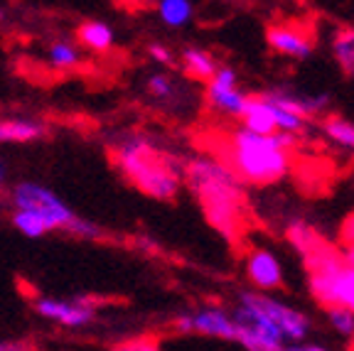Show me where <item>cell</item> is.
I'll list each match as a JSON object with an SVG mask.
<instances>
[{
  "instance_id": "cell-1",
  "label": "cell",
  "mask_w": 354,
  "mask_h": 351,
  "mask_svg": "<svg viewBox=\"0 0 354 351\" xmlns=\"http://www.w3.org/2000/svg\"><path fill=\"white\" fill-rule=\"evenodd\" d=\"M183 182L212 229L227 241H236L246 226V184L241 177L221 158L199 155L185 162Z\"/></svg>"
},
{
  "instance_id": "cell-2",
  "label": "cell",
  "mask_w": 354,
  "mask_h": 351,
  "mask_svg": "<svg viewBox=\"0 0 354 351\" xmlns=\"http://www.w3.org/2000/svg\"><path fill=\"white\" fill-rule=\"evenodd\" d=\"M298 145L295 133H254L249 128H236L232 135L221 137L219 155L243 184H276L290 172V150Z\"/></svg>"
},
{
  "instance_id": "cell-3",
  "label": "cell",
  "mask_w": 354,
  "mask_h": 351,
  "mask_svg": "<svg viewBox=\"0 0 354 351\" xmlns=\"http://www.w3.org/2000/svg\"><path fill=\"white\" fill-rule=\"evenodd\" d=\"M113 162L121 175L131 182L138 192L158 202H172L183 187L185 162L167 150L158 148L150 137L126 135L113 148Z\"/></svg>"
},
{
  "instance_id": "cell-4",
  "label": "cell",
  "mask_w": 354,
  "mask_h": 351,
  "mask_svg": "<svg viewBox=\"0 0 354 351\" xmlns=\"http://www.w3.org/2000/svg\"><path fill=\"white\" fill-rule=\"evenodd\" d=\"M10 204L15 209H32L35 214L44 221L47 234H52V231H66V234L84 238V241H101L104 238L101 226L79 216L59 194L52 192L50 187L39 184V182L22 180L17 184H12Z\"/></svg>"
},
{
  "instance_id": "cell-5",
  "label": "cell",
  "mask_w": 354,
  "mask_h": 351,
  "mask_svg": "<svg viewBox=\"0 0 354 351\" xmlns=\"http://www.w3.org/2000/svg\"><path fill=\"white\" fill-rule=\"evenodd\" d=\"M310 273V292L325 307H347L354 312V268L342 258L337 248L327 243L325 248L305 258Z\"/></svg>"
},
{
  "instance_id": "cell-6",
  "label": "cell",
  "mask_w": 354,
  "mask_h": 351,
  "mask_svg": "<svg viewBox=\"0 0 354 351\" xmlns=\"http://www.w3.org/2000/svg\"><path fill=\"white\" fill-rule=\"evenodd\" d=\"M175 330L180 334H202L221 341H236V322L234 314L219 305H207L194 312H185L175 319Z\"/></svg>"
},
{
  "instance_id": "cell-7",
  "label": "cell",
  "mask_w": 354,
  "mask_h": 351,
  "mask_svg": "<svg viewBox=\"0 0 354 351\" xmlns=\"http://www.w3.org/2000/svg\"><path fill=\"white\" fill-rule=\"evenodd\" d=\"M249 93L239 88V77L232 66H216L212 79H207V104L214 111L232 118H241Z\"/></svg>"
},
{
  "instance_id": "cell-8",
  "label": "cell",
  "mask_w": 354,
  "mask_h": 351,
  "mask_svg": "<svg viewBox=\"0 0 354 351\" xmlns=\"http://www.w3.org/2000/svg\"><path fill=\"white\" fill-rule=\"evenodd\" d=\"M35 310H37L39 317L57 322L62 327H69V330H79V327H86L96 314V302L88 300V297H69V300H62V297H37L35 300Z\"/></svg>"
},
{
  "instance_id": "cell-9",
  "label": "cell",
  "mask_w": 354,
  "mask_h": 351,
  "mask_svg": "<svg viewBox=\"0 0 354 351\" xmlns=\"http://www.w3.org/2000/svg\"><path fill=\"white\" fill-rule=\"evenodd\" d=\"M254 297L261 305V310H263V312L283 330L286 346L298 344V341H303L310 336V327H313V324H310V319L305 317L303 312H298V310L290 307V305H286V302L276 300V297H268L263 290L254 292Z\"/></svg>"
},
{
  "instance_id": "cell-10",
  "label": "cell",
  "mask_w": 354,
  "mask_h": 351,
  "mask_svg": "<svg viewBox=\"0 0 354 351\" xmlns=\"http://www.w3.org/2000/svg\"><path fill=\"white\" fill-rule=\"evenodd\" d=\"M266 42L273 52L293 59H308L315 52V37L300 25H273L266 30Z\"/></svg>"
},
{
  "instance_id": "cell-11",
  "label": "cell",
  "mask_w": 354,
  "mask_h": 351,
  "mask_svg": "<svg viewBox=\"0 0 354 351\" xmlns=\"http://www.w3.org/2000/svg\"><path fill=\"white\" fill-rule=\"evenodd\" d=\"M246 275L259 290H278L283 285V265L276 258V253L266 248H254L246 256Z\"/></svg>"
},
{
  "instance_id": "cell-12",
  "label": "cell",
  "mask_w": 354,
  "mask_h": 351,
  "mask_svg": "<svg viewBox=\"0 0 354 351\" xmlns=\"http://www.w3.org/2000/svg\"><path fill=\"white\" fill-rule=\"evenodd\" d=\"M261 96H263L266 101H271V104L283 106V108L303 115V118H310V121H313L315 115H320L322 111L327 108V104H330V96H327V93L305 96V93H293V91H286V88H271V91H263Z\"/></svg>"
},
{
  "instance_id": "cell-13",
  "label": "cell",
  "mask_w": 354,
  "mask_h": 351,
  "mask_svg": "<svg viewBox=\"0 0 354 351\" xmlns=\"http://www.w3.org/2000/svg\"><path fill=\"white\" fill-rule=\"evenodd\" d=\"M47 135L44 123L35 118H3L0 121V145H28Z\"/></svg>"
},
{
  "instance_id": "cell-14",
  "label": "cell",
  "mask_w": 354,
  "mask_h": 351,
  "mask_svg": "<svg viewBox=\"0 0 354 351\" xmlns=\"http://www.w3.org/2000/svg\"><path fill=\"white\" fill-rule=\"evenodd\" d=\"M77 42L91 52H109L116 44V32H113V28H111L109 22L86 20L79 25Z\"/></svg>"
},
{
  "instance_id": "cell-15",
  "label": "cell",
  "mask_w": 354,
  "mask_h": 351,
  "mask_svg": "<svg viewBox=\"0 0 354 351\" xmlns=\"http://www.w3.org/2000/svg\"><path fill=\"white\" fill-rule=\"evenodd\" d=\"M243 128L254 133H276V121H273V106L263 96H249L241 113Z\"/></svg>"
},
{
  "instance_id": "cell-16",
  "label": "cell",
  "mask_w": 354,
  "mask_h": 351,
  "mask_svg": "<svg viewBox=\"0 0 354 351\" xmlns=\"http://www.w3.org/2000/svg\"><path fill=\"white\" fill-rule=\"evenodd\" d=\"M286 238H288V243L303 256V260L310 258V256H315L320 248L327 246V243L320 238V234H317L313 226L305 224V221H293V224L288 226Z\"/></svg>"
},
{
  "instance_id": "cell-17",
  "label": "cell",
  "mask_w": 354,
  "mask_h": 351,
  "mask_svg": "<svg viewBox=\"0 0 354 351\" xmlns=\"http://www.w3.org/2000/svg\"><path fill=\"white\" fill-rule=\"evenodd\" d=\"M332 57L337 61L339 72L354 82V28H337L330 39Z\"/></svg>"
},
{
  "instance_id": "cell-18",
  "label": "cell",
  "mask_w": 354,
  "mask_h": 351,
  "mask_svg": "<svg viewBox=\"0 0 354 351\" xmlns=\"http://www.w3.org/2000/svg\"><path fill=\"white\" fill-rule=\"evenodd\" d=\"M155 12L160 17L162 25L172 30L187 28L194 17V6L192 0H158L155 3Z\"/></svg>"
},
{
  "instance_id": "cell-19",
  "label": "cell",
  "mask_w": 354,
  "mask_h": 351,
  "mask_svg": "<svg viewBox=\"0 0 354 351\" xmlns=\"http://www.w3.org/2000/svg\"><path fill=\"white\" fill-rule=\"evenodd\" d=\"M47 64L59 72H69L82 66V47L72 39H55L47 47Z\"/></svg>"
},
{
  "instance_id": "cell-20",
  "label": "cell",
  "mask_w": 354,
  "mask_h": 351,
  "mask_svg": "<svg viewBox=\"0 0 354 351\" xmlns=\"http://www.w3.org/2000/svg\"><path fill=\"white\" fill-rule=\"evenodd\" d=\"M216 66H219V61H216V57L212 55V52L199 50V47H187V50L183 52L185 74H189V77L197 79V82L212 79V74L216 72Z\"/></svg>"
},
{
  "instance_id": "cell-21",
  "label": "cell",
  "mask_w": 354,
  "mask_h": 351,
  "mask_svg": "<svg viewBox=\"0 0 354 351\" xmlns=\"http://www.w3.org/2000/svg\"><path fill=\"white\" fill-rule=\"evenodd\" d=\"M322 133H325L335 145L354 153V123L352 121L339 118V115H327L325 121H322Z\"/></svg>"
},
{
  "instance_id": "cell-22",
  "label": "cell",
  "mask_w": 354,
  "mask_h": 351,
  "mask_svg": "<svg viewBox=\"0 0 354 351\" xmlns=\"http://www.w3.org/2000/svg\"><path fill=\"white\" fill-rule=\"evenodd\" d=\"M10 221L25 238H42L44 234H47V229H44V221L35 214L32 209H15V207H12Z\"/></svg>"
},
{
  "instance_id": "cell-23",
  "label": "cell",
  "mask_w": 354,
  "mask_h": 351,
  "mask_svg": "<svg viewBox=\"0 0 354 351\" xmlns=\"http://www.w3.org/2000/svg\"><path fill=\"white\" fill-rule=\"evenodd\" d=\"M145 88H148V93L153 96L155 101H175L177 96V84L175 79L170 77V74H150L148 82H145Z\"/></svg>"
},
{
  "instance_id": "cell-24",
  "label": "cell",
  "mask_w": 354,
  "mask_h": 351,
  "mask_svg": "<svg viewBox=\"0 0 354 351\" xmlns=\"http://www.w3.org/2000/svg\"><path fill=\"white\" fill-rule=\"evenodd\" d=\"M268 104H271V101H268ZM271 106H273V121H276V131H286V133H295V135H300V133L310 126V118H303V115L283 108V106H276V104H271Z\"/></svg>"
},
{
  "instance_id": "cell-25",
  "label": "cell",
  "mask_w": 354,
  "mask_h": 351,
  "mask_svg": "<svg viewBox=\"0 0 354 351\" xmlns=\"http://www.w3.org/2000/svg\"><path fill=\"white\" fill-rule=\"evenodd\" d=\"M327 319H330L332 330L337 334L347 336V339H354V312L347 307H327Z\"/></svg>"
},
{
  "instance_id": "cell-26",
  "label": "cell",
  "mask_w": 354,
  "mask_h": 351,
  "mask_svg": "<svg viewBox=\"0 0 354 351\" xmlns=\"http://www.w3.org/2000/svg\"><path fill=\"white\" fill-rule=\"evenodd\" d=\"M148 57L153 61H158V64H162V66H172V64H175V55H172L165 44H160V42L150 44V47H148Z\"/></svg>"
},
{
  "instance_id": "cell-27",
  "label": "cell",
  "mask_w": 354,
  "mask_h": 351,
  "mask_svg": "<svg viewBox=\"0 0 354 351\" xmlns=\"http://www.w3.org/2000/svg\"><path fill=\"white\" fill-rule=\"evenodd\" d=\"M339 236L347 246H354V211L342 221V229H339Z\"/></svg>"
},
{
  "instance_id": "cell-28",
  "label": "cell",
  "mask_w": 354,
  "mask_h": 351,
  "mask_svg": "<svg viewBox=\"0 0 354 351\" xmlns=\"http://www.w3.org/2000/svg\"><path fill=\"white\" fill-rule=\"evenodd\" d=\"M15 349H30L25 341H0V351H15Z\"/></svg>"
},
{
  "instance_id": "cell-29",
  "label": "cell",
  "mask_w": 354,
  "mask_h": 351,
  "mask_svg": "<svg viewBox=\"0 0 354 351\" xmlns=\"http://www.w3.org/2000/svg\"><path fill=\"white\" fill-rule=\"evenodd\" d=\"M6 187H8V165L0 158V194L6 192Z\"/></svg>"
},
{
  "instance_id": "cell-30",
  "label": "cell",
  "mask_w": 354,
  "mask_h": 351,
  "mask_svg": "<svg viewBox=\"0 0 354 351\" xmlns=\"http://www.w3.org/2000/svg\"><path fill=\"white\" fill-rule=\"evenodd\" d=\"M342 258L347 260V263H349V265H352V268H354V246H347V251L342 253Z\"/></svg>"
},
{
  "instance_id": "cell-31",
  "label": "cell",
  "mask_w": 354,
  "mask_h": 351,
  "mask_svg": "<svg viewBox=\"0 0 354 351\" xmlns=\"http://www.w3.org/2000/svg\"><path fill=\"white\" fill-rule=\"evenodd\" d=\"M6 20V10H3V8H0V22Z\"/></svg>"
}]
</instances>
